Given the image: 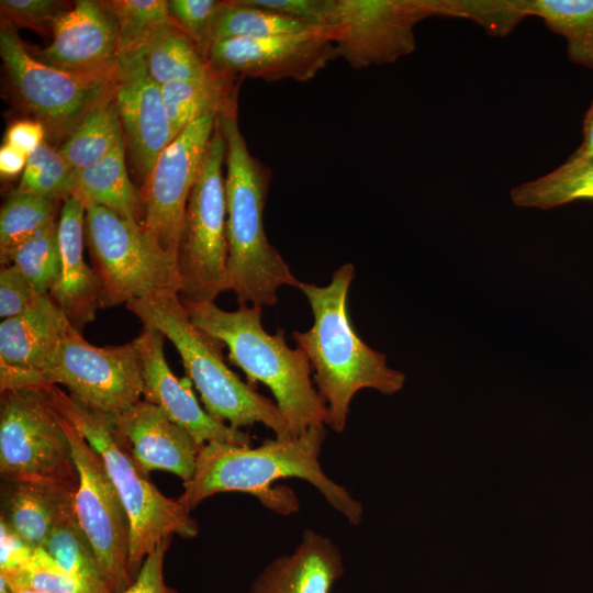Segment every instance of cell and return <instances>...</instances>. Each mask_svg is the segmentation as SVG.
Listing matches in <instances>:
<instances>
[{"instance_id":"277c9868","label":"cell","mask_w":593,"mask_h":593,"mask_svg":"<svg viewBox=\"0 0 593 593\" xmlns=\"http://www.w3.org/2000/svg\"><path fill=\"white\" fill-rule=\"evenodd\" d=\"M181 301L190 322L226 346L230 360L250 381L270 390L293 436L326 424L327 406L313 387L306 355L288 346L283 329L269 334L264 328L260 306L240 304L226 311L213 301Z\"/></svg>"},{"instance_id":"7402d4cb","label":"cell","mask_w":593,"mask_h":593,"mask_svg":"<svg viewBox=\"0 0 593 593\" xmlns=\"http://www.w3.org/2000/svg\"><path fill=\"white\" fill-rule=\"evenodd\" d=\"M76 328L48 294L0 323V362L37 373Z\"/></svg>"},{"instance_id":"9a60e30c","label":"cell","mask_w":593,"mask_h":593,"mask_svg":"<svg viewBox=\"0 0 593 593\" xmlns=\"http://www.w3.org/2000/svg\"><path fill=\"white\" fill-rule=\"evenodd\" d=\"M337 57L327 29L259 40H221L208 53L211 65L220 71L266 81L311 80Z\"/></svg>"},{"instance_id":"3957f363","label":"cell","mask_w":593,"mask_h":593,"mask_svg":"<svg viewBox=\"0 0 593 593\" xmlns=\"http://www.w3.org/2000/svg\"><path fill=\"white\" fill-rule=\"evenodd\" d=\"M226 144L225 197L228 290L238 304L273 305L283 286L300 282L264 227L272 172L253 156L239 130L237 113L217 116Z\"/></svg>"},{"instance_id":"7c38bea8","label":"cell","mask_w":593,"mask_h":593,"mask_svg":"<svg viewBox=\"0 0 593 593\" xmlns=\"http://www.w3.org/2000/svg\"><path fill=\"white\" fill-rule=\"evenodd\" d=\"M59 416L79 475L74 497L77 521L93 548L109 588L113 593H124L134 581L130 572L131 532L124 504L101 456Z\"/></svg>"},{"instance_id":"d4e9b609","label":"cell","mask_w":593,"mask_h":593,"mask_svg":"<svg viewBox=\"0 0 593 593\" xmlns=\"http://www.w3.org/2000/svg\"><path fill=\"white\" fill-rule=\"evenodd\" d=\"M9 482L1 518L30 546L42 547L76 492L35 482Z\"/></svg>"},{"instance_id":"8d00e7d4","label":"cell","mask_w":593,"mask_h":593,"mask_svg":"<svg viewBox=\"0 0 593 593\" xmlns=\"http://www.w3.org/2000/svg\"><path fill=\"white\" fill-rule=\"evenodd\" d=\"M221 4L216 0H169L168 11L175 24L184 32L208 57L211 26Z\"/></svg>"},{"instance_id":"ba28073f","label":"cell","mask_w":593,"mask_h":593,"mask_svg":"<svg viewBox=\"0 0 593 593\" xmlns=\"http://www.w3.org/2000/svg\"><path fill=\"white\" fill-rule=\"evenodd\" d=\"M85 243L108 309L180 289L177 261L156 247L141 224L103 206L86 205Z\"/></svg>"},{"instance_id":"ffe728a7","label":"cell","mask_w":593,"mask_h":593,"mask_svg":"<svg viewBox=\"0 0 593 593\" xmlns=\"http://www.w3.org/2000/svg\"><path fill=\"white\" fill-rule=\"evenodd\" d=\"M86 205L71 195L64 201L58 217L60 271L48 295L74 327L81 333L96 318L101 287L83 257Z\"/></svg>"},{"instance_id":"ac0fdd59","label":"cell","mask_w":593,"mask_h":593,"mask_svg":"<svg viewBox=\"0 0 593 593\" xmlns=\"http://www.w3.org/2000/svg\"><path fill=\"white\" fill-rule=\"evenodd\" d=\"M165 336L145 327L135 338L143 366V396L159 406L175 423L201 445L227 443L250 446V436L212 417L198 402L188 384L170 370L164 354Z\"/></svg>"},{"instance_id":"4fadbf2b","label":"cell","mask_w":593,"mask_h":593,"mask_svg":"<svg viewBox=\"0 0 593 593\" xmlns=\"http://www.w3.org/2000/svg\"><path fill=\"white\" fill-rule=\"evenodd\" d=\"M433 16L436 0H332L327 30L338 56L362 69L411 54L414 27Z\"/></svg>"},{"instance_id":"4dcf8cb0","label":"cell","mask_w":593,"mask_h":593,"mask_svg":"<svg viewBox=\"0 0 593 593\" xmlns=\"http://www.w3.org/2000/svg\"><path fill=\"white\" fill-rule=\"evenodd\" d=\"M309 27L246 0L221 1L211 26V45L221 40H259L306 31Z\"/></svg>"},{"instance_id":"4316f807","label":"cell","mask_w":593,"mask_h":593,"mask_svg":"<svg viewBox=\"0 0 593 593\" xmlns=\"http://www.w3.org/2000/svg\"><path fill=\"white\" fill-rule=\"evenodd\" d=\"M123 143V127L113 94L80 120L58 150L77 174L99 163Z\"/></svg>"},{"instance_id":"60d3db41","label":"cell","mask_w":593,"mask_h":593,"mask_svg":"<svg viewBox=\"0 0 593 593\" xmlns=\"http://www.w3.org/2000/svg\"><path fill=\"white\" fill-rule=\"evenodd\" d=\"M172 538L163 540L144 560L133 583L124 593H178L164 577L165 556Z\"/></svg>"},{"instance_id":"9c48e42d","label":"cell","mask_w":593,"mask_h":593,"mask_svg":"<svg viewBox=\"0 0 593 593\" xmlns=\"http://www.w3.org/2000/svg\"><path fill=\"white\" fill-rule=\"evenodd\" d=\"M0 472L76 492L79 475L60 416L40 388L1 391Z\"/></svg>"},{"instance_id":"f6af8a7d","label":"cell","mask_w":593,"mask_h":593,"mask_svg":"<svg viewBox=\"0 0 593 593\" xmlns=\"http://www.w3.org/2000/svg\"><path fill=\"white\" fill-rule=\"evenodd\" d=\"M582 136L581 145L569 156L570 159L593 158V100L583 120Z\"/></svg>"},{"instance_id":"5bb4252c","label":"cell","mask_w":593,"mask_h":593,"mask_svg":"<svg viewBox=\"0 0 593 593\" xmlns=\"http://www.w3.org/2000/svg\"><path fill=\"white\" fill-rule=\"evenodd\" d=\"M216 121V114H208L186 127L160 153L139 191L143 232L176 261L188 200Z\"/></svg>"},{"instance_id":"f546056e","label":"cell","mask_w":593,"mask_h":593,"mask_svg":"<svg viewBox=\"0 0 593 593\" xmlns=\"http://www.w3.org/2000/svg\"><path fill=\"white\" fill-rule=\"evenodd\" d=\"M58 201L14 190L0 211V261L2 267L11 265L14 250L57 222Z\"/></svg>"},{"instance_id":"83f0119b","label":"cell","mask_w":593,"mask_h":593,"mask_svg":"<svg viewBox=\"0 0 593 593\" xmlns=\"http://www.w3.org/2000/svg\"><path fill=\"white\" fill-rule=\"evenodd\" d=\"M149 76L159 85L213 75L215 69L198 45L175 23L161 29L143 52Z\"/></svg>"},{"instance_id":"bcb514c9","label":"cell","mask_w":593,"mask_h":593,"mask_svg":"<svg viewBox=\"0 0 593 593\" xmlns=\"http://www.w3.org/2000/svg\"><path fill=\"white\" fill-rule=\"evenodd\" d=\"M9 593H44L29 589L11 590Z\"/></svg>"},{"instance_id":"2e32d148","label":"cell","mask_w":593,"mask_h":593,"mask_svg":"<svg viewBox=\"0 0 593 593\" xmlns=\"http://www.w3.org/2000/svg\"><path fill=\"white\" fill-rule=\"evenodd\" d=\"M125 147L145 182L160 153L177 137L159 86L148 74L142 54L118 57L114 93Z\"/></svg>"},{"instance_id":"f35d334b","label":"cell","mask_w":593,"mask_h":593,"mask_svg":"<svg viewBox=\"0 0 593 593\" xmlns=\"http://www.w3.org/2000/svg\"><path fill=\"white\" fill-rule=\"evenodd\" d=\"M38 293L25 275L14 265L0 271V316L2 320L21 314Z\"/></svg>"},{"instance_id":"44dd1931","label":"cell","mask_w":593,"mask_h":593,"mask_svg":"<svg viewBox=\"0 0 593 593\" xmlns=\"http://www.w3.org/2000/svg\"><path fill=\"white\" fill-rule=\"evenodd\" d=\"M344 572L335 542L307 528L290 552L272 559L257 574L248 593H331Z\"/></svg>"},{"instance_id":"52a82bcc","label":"cell","mask_w":593,"mask_h":593,"mask_svg":"<svg viewBox=\"0 0 593 593\" xmlns=\"http://www.w3.org/2000/svg\"><path fill=\"white\" fill-rule=\"evenodd\" d=\"M225 157L226 144L216 121L188 200L177 251L179 295L187 301L214 302L228 291Z\"/></svg>"},{"instance_id":"30bf717a","label":"cell","mask_w":593,"mask_h":593,"mask_svg":"<svg viewBox=\"0 0 593 593\" xmlns=\"http://www.w3.org/2000/svg\"><path fill=\"white\" fill-rule=\"evenodd\" d=\"M43 384L64 385L87 409L118 416L143 395V366L136 339L98 347L76 329L58 345L40 372H26L25 388Z\"/></svg>"},{"instance_id":"d590c367","label":"cell","mask_w":593,"mask_h":593,"mask_svg":"<svg viewBox=\"0 0 593 593\" xmlns=\"http://www.w3.org/2000/svg\"><path fill=\"white\" fill-rule=\"evenodd\" d=\"M11 265L25 275L38 294H48L60 271L58 221L20 245Z\"/></svg>"},{"instance_id":"e0dca14e","label":"cell","mask_w":593,"mask_h":593,"mask_svg":"<svg viewBox=\"0 0 593 593\" xmlns=\"http://www.w3.org/2000/svg\"><path fill=\"white\" fill-rule=\"evenodd\" d=\"M52 34V43L33 55L41 63L71 72L116 68L118 23L102 1H76L55 19Z\"/></svg>"},{"instance_id":"cb8c5ba5","label":"cell","mask_w":593,"mask_h":593,"mask_svg":"<svg viewBox=\"0 0 593 593\" xmlns=\"http://www.w3.org/2000/svg\"><path fill=\"white\" fill-rule=\"evenodd\" d=\"M237 78L216 70L205 78L161 86L163 102L175 134L178 136L190 124L208 114L220 116L236 113Z\"/></svg>"},{"instance_id":"5b68a950","label":"cell","mask_w":593,"mask_h":593,"mask_svg":"<svg viewBox=\"0 0 593 593\" xmlns=\"http://www.w3.org/2000/svg\"><path fill=\"white\" fill-rule=\"evenodd\" d=\"M125 306L145 327L158 331L174 344L204 410L212 417L236 429L260 423L276 438L293 437L277 404L227 367L223 344L190 322L179 292H160Z\"/></svg>"},{"instance_id":"e575fe53","label":"cell","mask_w":593,"mask_h":593,"mask_svg":"<svg viewBox=\"0 0 593 593\" xmlns=\"http://www.w3.org/2000/svg\"><path fill=\"white\" fill-rule=\"evenodd\" d=\"M11 590L29 589L44 593H113L63 571L42 548L34 550L31 563L13 573H0Z\"/></svg>"},{"instance_id":"ab89813d","label":"cell","mask_w":593,"mask_h":593,"mask_svg":"<svg viewBox=\"0 0 593 593\" xmlns=\"http://www.w3.org/2000/svg\"><path fill=\"white\" fill-rule=\"evenodd\" d=\"M332 0H246L312 29H327Z\"/></svg>"},{"instance_id":"d6986e66","label":"cell","mask_w":593,"mask_h":593,"mask_svg":"<svg viewBox=\"0 0 593 593\" xmlns=\"http://www.w3.org/2000/svg\"><path fill=\"white\" fill-rule=\"evenodd\" d=\"M113 430L142 473L164 470L188 482L201 446L159 406L139 400L112 417Z\"/></svg>"},{"instance_id":"6da1fadb","label":"cell","mask_w":593,"mask_h":593,"mask_svg":"<svg viewBox=\"0 0 593 593\" xmlns=\"http://www.w3.org/2000/svg\"><path fill=\"white\" fill-rule=\"evenodd\" d=\"M325 437V424H320L290 438L268 439L258 447L208 443L178 499L191 512L214 494L242 492L256 496L276 513L289 515L299 508L296 496L290 489L271 485L296 478L312 484L351 526H359L362 504L322 469L320 455Z\"/></svg>"},{"instance_id":"ee69618b","label":"cell","mask_w":593,"mask_h":593,"mask_svg":"<svg viewBox=\"0 0 593 593\" xmlns=\"http://www.w3.org/2000/svg\"><path fill=\"white\" fill-rule=\"evenodd\" d=\"M27 155L15 147L3 143L0 148V174L3 178H12L23 174Z\"/></svg>"},{"instance_id":"603a6c76","label":"cell","mask_w":593,"mask_h":593,"mask_svg":"<svg viewBox=\"0 0 593 593\" xmlns=\"http://www.w3.org/2000/svg\"><path fill=\"white\" fill-rule=\"evenodd\" d=\"M505 11L516 27L536 16L564 37L569 59L593 69V0H505Z\"/></svg>"},{"instance_id":"7bdbcfd3","label":"cell","mask_w":593,"mask_h":593,"mask_svg":"<svg viewBox=\"0 0 593 593\" xmlns=\"http://www.w3.org/2000/svg\"><path fill=\"white\" fill-rule=\"evenodd\" d=\"M44 125L34 120H21L12 123L5 132L4 143L30 156L43 142Z\"/></svg>"},{"instance_id":"74e56055","label":"cell","mask_w":593,"mask_h":593,"mask_svg":"<svg viewBox=\"0 0 593 593\" xmlns=\"http://www.w3.org/2000/svg\"><path fill=\"white\" fill-rule=\"evenodd\" d=\"M64 2L55 0H1L2 20L14 26H26L38 32L51 30L64 11Z\"/></svg>"},{"instance_id":"8992f818","label":"cell","mask_w":593,"mask_h":593,"mask_svg":"<svg viewBox=\"0 0 593 593\" xmlns=\"http://www.w3.org/2000/svg\"><path fill=\"white\" fill-rule=\"evenodd\" d=\"M53 407L66 418L101 456L130 522V572L133 579L144 560L166 538L195 537L198 523L179 499L164 495L139 471L116 438L112 417L93 412L57 384L37 387Z\"/></svg>"},{"instance_id":"7a4b0ae2","label":"cell","mask_w":593,"mask_h":593,"mask_svg":"<svg viewBox=\"0 0 593 593\" xmlns=\"http://www.w3.org/2000/svg\"><path fill=\"white\" fill-rule=\"evenodd\" d=\"M355 267H338L326 286L300 282L313 315L306 332L294 331L293 339L314 371L316 389L326 403V424L342 433L357 392L372 389L391 395L403 388L404 373L391 369L387 357L368 346L350 320L348 294Z\"/></svg>"},{"instance_id":"8fae6325","label":"cell","mask_w":593,"mask_h":593,"mask_svg":"<svg viewBox=\"0 0 593 593\" xmlns=\"http://www.w3.org/2000/svg\"><path fill=\"white\" fill-rule=\"evenodd\" d=\"M0 55L16 96L36 121L66 136L94 107L112 97L118 66L108 71L71 72L41 63L13 24L2 20Z\"/></svg>"},{"instance_id":"f1b7e54d","label":"cell","mask_w":593,"mask_h":593,"mask_svg":"<svg viewBox=\"0 0 593 593\" xmlns=\"http://www.w3.org/2000/svg\"><path fill=\"white\" fill-rule=\"evenodd\" d=\"M511 199L516 206L540 210L593 200V158H568L549 174L514 188Z\"/></svg>"},{"instance_id":"836d02e7","label":"cell","mask_w":593,"mask_h":593,"mask_svg":"<svg viewBox=\"0 0 593 593\" xmlns=\"http://www.w3.org/2000/svg\"><path fill=\"white\" fill-rule=\"evenodd\" d=\"M76 171L61 156L58 148L43 142L29 157L21 181L15 189L56 201L72 195Z\"/></svg>"},{"instance_id":"484cf974","label":"cell","mask_w":593,"mask_h":593,"mask_svg":"<svg viewBox=\"0 0 593 593\" xmlns=\"http://www.w3.org/2000/svg\"><path fill=\"white\" fill-rule=\"evenodd\" d=\"M72 195L85 205L103 206L139 223L141 193L127 175L125 143L96 165L78 171Z\"/></svg>"},{"instance_id":"d6a6232c","label":"cell","mask_w":593,"mask_h":593,"mask_svg":"<svg viewBox=\"0 0 593 593\" xmlns=\"http://www.w3.org/2000/svg\"><path fill=\"white\" fill-rule=\"evenodd\" d=\"M114 15L119 30L118 57L142 54L149 41L175 23L166 0L102 1Z\"/></svg>"},{"instance_id":"b9f144b4","label":"cell","mask_w":593,"mask_h":593,"mask_svg":"<svg viewBox=\"0 0 593 593\" xmlns=\"http://www.w3.org/2000/svg\"><path fill=\"white\" fill-rule=\"evenodd\" d=\"M0 542V573L18 572L31 563L35 548L23 540L2 518Z\"/></svg>"},{"instance_id":"1f68e13d","label":"cell","mask_w":593,"mask_h":593,"mask_svg":"<svg viewBox=\"0 0 593 593\" xmlns=\"http://www.w3.org/2000/svg\"><path fill=\"white\" fill-rule=\"evenodd\" d=\"M42 548L63 571L111 591L77 521L74 502L63 512Z\"/></svg>"}]
</instances>
